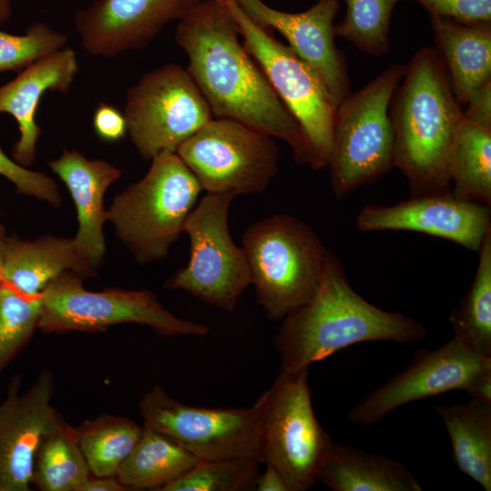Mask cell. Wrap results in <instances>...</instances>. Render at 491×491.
<instances>
[{"instance_id":"1","label":"cell","mask_w":491,"mask_h":491,"mask_svg":"<svg viewBox=\"0 0 491 491\" xmlns=\"http://www.w3.org/2000/svg\"><path fill=\"white\" fill-rule=\"evenodd\" d=\"M239 35L224 0H203L179 21L175 31V40L188 57L186 70L213 115L284 140L296 163L309 165L310 151L300 126Z\"/></svg>"},{"instance_id":"30","label":"cell","mask_w":491,"mask_h":491,"mask_svg":"<svg viewBox=\"0 0 491 491\" xmlns=\"http://www.w3.org/2000/svg\"><path fill=\"white\" fill-rule=\"evenodd\" d=\"M400 0H344L346 15L335 25L336 36L361 52L381 56L389 54V30L395 5Z\"/></svg>"},{"instance_id":"10","label":"cell","mask_w":491,"mask_h":491,"mask_svg":"<svg viewBox=\"0 0 491 491\" xmlns=\"http://www.w3.org/2000/svg\"><path fill=\"white\" fill-rule=\"evenodd\" d=\"M236 195L206 193L194 207L185 224L190 239L187 265L165 283L167 289L182 290L226 312H233L251 285L242 247L232 239L228 213Z\"/></svg>"},{"instance_id":"41","label":"cell","mask_w":491,"mask_h":491,"mask_svg":"<svg viewBox=\"0 0 491 491\" xmlns=\"http://www.w3.org/2000/svg\"><path fill=\"white\" fill-rule=\"evenodd\" d=\"M6 238L4 236L3 233L0 231V275L4 262V255L6 245ZM1 282V281H0Z\"/></svg>"},{"instance_id":"13","label":"cell","mask_w":491,"mask_h":491,"mask_svg":"<svg viewBox=\"0 0 491 491\" xmlns=\"http://www.w3.org/2000/svg\"><path fill=\"white\" fill-rule=\"evenodd\" d=\"M457 389L491 402V357L453 337L435 350L421 348L405 370L355 406L348 418L371 426L403 405Z\"/></svg>"},{"instance_id":"23","label":"cell","mask_w":491,"mask_h":491,"mask_svg":"<svg viewBox=\"0 0 491 491\" xmlns=\"http://www.w3.org/2000/svg\"><path fill=\"white\" fill-rule=\"evenodd\" d=\"M334 491H421L401 462L332 443L317 479Z\"/></svg>"},{"instance_id":"25","label":"cell","mask_w":491,"mask_h":491,"mask_svg":"<svg viewBox=\"0 0 491 491\" xmlns=\"http://www.w3.org/2000/svg\"><path fill=\"white\" fill-rule=\"evenodd\" d=\"M142 427L138 442L115 473L129 490L161 491L202 461L148 425L143 423Z\"/></svg>"},{"instance_id":"36","label":"cell","mask_w":491,"mask_h":491,"mask_svg":"<svg viewBox=\"0 0 491 491\" xmlns=\"http://www.w3.org/2000/svg\"><path fill=\"white\" fill-rule=\"evenodd\" d=\"M93 127L96 135L107 142L118 141L127 133L124 114L107 103H100L95 108Z\"/></svg>"},{"instance_id":"28","label":"cell","mask_w":491,"mask_h":491,"mask_svg":"<svg viewBox=\"0 0 491 491\" xmlns=\"http://www.w3.org/2000/svg\"><path fill=\"white\" fill-rule=\"evenodd\" d=\"M474 279L459 306L449 314L454 337L472 351L491 357V231L478 250Z\"/></svg>"},{"instance_id":"40","label":"cell","mask_w":491,"mask_h":491,"mask_svg":"<svg viewBox=\"0 0 491 491\" xmlns=\"http://www.w3.org/2000/svg\"><path fill=\"white\" fill-rule=\"evenodd\" d=\"M9 0H0V25L5 22L11 15Z\"/></svg>"},{"instance_id":"26","label":"cell","mask_w":491,"mask_h":491,"mask_svg":"<svg viewBox=\"0 0 491 491\" xmlns=\"http://www.w3.org/2000/svg\"><path fill=\"white\" fill-rule=\"evenodd\" d=\"M453 194L491 207V128L463 117L448 161Z\"/></svg>"},{"instance_id":"32","label":"cell","mask_w":491,"mask_h":491,"mask_svg":"<svg viewBox=\"0 0 491 491\" xmlns=\"http://www.w3.org/2000/svg\"><path fill=\"white\" fill-rule=\"evenodd\" d=\"M256 457L200 461L161 491H241L254 489L258 476Z\"/></svg>"},{"instance_id":"18","label":"cell","mask_w":491,"mask_h":491,"mask_svg":"<svg viewBox=\"0 0 491 491\" xmlns=\"http://www.w3.org/2000/svg\"><path fill=\"white\" fill-rule=\"evenodd\" d=\"M203 0H96L75 15L86 52L114 57L143 49L168 23L185 18Z\"/></svg>"},{"instance_id":"17","label":"cell","mask_w":491,"mask_h":491,"mask_svg":"<svg viewBox=\"0 0 491 491\" xmlns=\"http://www.w3.org/2000/svg\"><path fill=\"white\" fill-rule=\"evenodd\" d=\"M240 9L260 27L276 30L322 80L336 105L351 93L348 66L335 41L334 20L340 0H318L300 13L270 7L262 0H235Z\"/></svg>"},{"instance_id":"38","label":"cell","mask_w":491,"mask_h":491,"mask_svg":"<svg viewBox=\"0 0 491 491\" xmlns=\"http://www.w3.org/2000/svg\"><path fill=\"white\" fill-rule=\"evenodd\" d=\"M254 490L289 491L282 475L269 464H266L265 472L256 477Z\"/></svg>"},{"instance_id":"24","label":"cell","mask_w":491,"mask_h":491,"mask_svg":"<svg viewBox=\"0 0 491 491\" xmlns=\"http://www.w3.org/2000/svg\"><path fill=\"white\" fill-rule=\"evenodd\" d=\"M435 409L448 433L457 467L490 491L491 402L472 397L465 404Z\"/></svg>"},{"instance_id":"4","label":"cell","mask_w":491,"mask_h":491,"mask_svg":"<svg viewBox=\"0 0 491 491\" xmlns=\"http://www.w3.org/2000/svg\"><path fill=\"white\" fill-rule=\"evenodd\" d=\"M241 247L268 319L282 320L314 295L327 249L305 222L289 214L264 217L246 228Z\"/></svg>"},{"instance_id":"27","label":"cell","mask_w":491,"mask_h":491,"mask_svg":"<svg viewBox=\"0 0 491 491\" xmlns=\"http://www.w3.org/2000/svg\"><path fill=\"white\" fill-rule=\"evenodd\" d=\"M143 427L130 418L103 414L72 426L93 476H111L138 442Z\"/></svg>"},{"instance_id":"6","label":"cell","mask_w":491,"mask_h":491,"mask_svg":"<svg viewBox=\"0 0 491 491\" xmlns=\"http://www.w3.org/2000/svg\"><path fill=\"white\" fill-rule=\"evenodd\" d=\"M406 72L393 64L337 106L327 166L336 199L373 183L394 167L390 103Z\"/></svg>"},{"instance_id":"29","label":"cell","mask_w":491,"mask_h":491,"mask_svg":"<svg viewBox=\"0 0 491 491\" xmlns=\"http://www.w3.org/2000/svg\"><path fill=\"white\" fill-rule=\"evenodd\" d=\"M91 476L72 426L63 420L36 450L32 486L41 491H78Z\"/></svg>"},{"instance_id":"9","label":"cell","mask_w":491,"mask_h":491,"mask_svg":"<svg viewBox=\"0 0 491 491\" xmlns=\"http://www.w3.org/2000/svg\"><path fill=\"white\" fill-rule=\"evenodd\" d=\"M243 45L300 126L310 151L309 166H327L337 106L313 68L289 46L257 25L235 0H224Z\"/></svg>"},{"instance_id":"14","label":"cell","mask_w":491,"mask_h":491,"mask_svg":"<svg viewBox=\"0 0 491 491\" xmlns=\"http://www.w3.org/2000/svg\"><path fill=\"white\" fill-rule=\"evenodd\" d=\"M138 409L145 424L200 460H260L259 419L254 405L242 408L185 405L155 385L141 398Z\"/></svg>"},{"instance_id":"7","label":"cell","mask_w":491,"mask_h":491,"mask_svg":"<svg viewBox=\"0 0 491 491\" xmlns=\"http://www.w3.org/2000/svg\"><path fill=\"white\" fill-rule=\"evenodd\" d=\"M308 369L281 370L254 404L259 419L260 461L274 466L289 491H306L317 479L332 441L316 417Z\"/></svg>"},{"instance_id":"34","label":"cell","mask_w":491,"mask_h":491,"mask_svg":"<svg viewBox=\"0 0 491 491\" xmlns=\"http://www.w3.org/2000/svg\"><path fill=\"white\" fill-rule=\"evenodd\" d=\"M0 175L26 195L59 205L61 196L55 182L44 173L31 171L9 158L0 148Z\"/></svg>"},{"instance_id":"39","label":"cell","mask_w":491,"mask_h":491,"mask_svg":"<svg viewBox=\"0 0 491 491\" xmlns=\"http://www.w3.org/2000/svg\"><path fill=\"white\" fill-rule=\"evenodd\" d=\"M115 476H90L78 489V491H126Z\"/></svg>"},{"instance_id":"12","label":"cell","mask_w":491,"mask_h":491,"mask_svg":"<svg viewBox=\"0 0 491 491\" xmlns=\"http://www.w3.org/2000/svg\"><path fill=\"white\" fill-rule=\"evenodd\" d=\"M136 151L151 160L178 146L213 119L186 69L166 64L145 74L126 92L123 112Z\"/></svg>"},{"instance_id":"15","label":"cell","mask_w":491,"mask_h":491,"mask_svg":"<svg viewBox=\"0 0 491 491\" xmlns=\"http://www.w3.org/2000/svg\"><path fill=\"white\" fill-rule=\"evenodd\" d=\"M55 378L42 371L21 392V377L10 382L0 404V491H29L35 457L44 437L64 420L52 404Z\"/></svg>"},{"instance_id":"21","label":"cell","mask_w":491,"mask_h":491,"mask_svg":"<svg viewBox=\"0 0 491 491\" xmlns=\"http://www.w3.org/2000/svg\"><path fill=\"white\" fill-rule=\"evenodd\" d=\"M436 48L458 102L491 82V23L429 15Z\"/></svg>"},{"instance_id":"22","label":"cell","mask_w":491,"mask_h":491,"mask_svg":"<svg viewBox=\"0 0 491 491\" xmlns=\"http://www.w3.org/2000/svg\"><path fill=\"white\" fill-rule=\"evenodd\" d=\"M73 271L91 276L80 260L73 239L45 236L35 240H6L0 281L28 296L41 295L59 275Z\"/></svg>"},{"instance_id":"19","label":"cell","mask_w":491,"mask_h":491,"mask_svg":"<svg viewBox=\"0 0 491 491\" xmlns=\"http://www.w3.org/2000/svg\"><path fill=\"white\" fill-rule=\"evenodd\" d=\"M49 166L65 184L75 205L78 231L73 239L75 251L90 275L105 253L103 225L107 221L104 195L117 181L119 168L102 159H88L76 150H64Z\"/></svg>"},{"instance_id":"33","label":"cell","mask_w":491,"mask_h":491,"mask_svg":"<svg viewBox=\"0 0 491 491\" xmlns=\"http://www.w3.org/2000/svg\"><path fill=\"white\" fill-rule=\"evenodd\" d=\"M64 33L44 22L32 24L24 35L0 30V73L20 70L36 60L64 48L67 43Z\"/></svg>"},{"instance_id":"8","label":"cell","mask_w":491,"mask_h":491,"mask_svg":"<svg viewBox=\"0 0 491 491\" xmlns=\"http://www.w3.org/2000/svg\"><path fill=\"white\" fill-rule=\"evenodd\" d=\"M37 328L45 334L97 332L120 324L147 326L162 336H205L207 326L175 316L150 290H86L81 276L65 271L42 292Z\"/></svg>"},{"instance_id":"11","label":"cell","mask_w":491,"mask_h":491,"mask_svg":"<svg viewBox=\"0 0 491 491\" xmlns=\"http://www.w3.org/2000/svg\"><path fill=\"white\" fill-rule=\"evenodd\" d=\"M274 137L227 118L211 119L175 153L206 193L263 192L277 174Z\"/></svg>"},{"instance_id":"31","label":"cell","mask_w":491,"mask_h":491,"mask_svg":"<svg viewBox=\"0 0 491 491\" xmlns=\"http://www.w3.org/2000/svg\"><path fill=\"white\" fill-rule=\"evenodd\" d=\"M41 311V295H25L0 282V373L33 336Z\"/></svg>"},{"instance_id":"3","label":"cell","mask_w":491,"mask_h":491,"mask_svg":"<svg viewBox=\"0 0 491 491\" xmlns=\"http://www.w3.org/2000/svg\"><path fill=\"white\" fill-rule=\"evenodd\" d=\"M389 115L394 167L406 176L410 196L450 191L448 161L464 110L434 48H419L406 65Z\"/></svg>"},{"instance_id":"37","label":"cell","mask_w":491,"mask_h":491,"mask_svg":"<svg viewBox=\"0 0 491 491\" xmlns=\"http://www.w3.org/2000/svg\"><path fill=\"white\" fill-rule=\"evenodd\" d=\"M465 105V118L491 128V82L474 92Z\"/></svg>"},{"instance_id":"16","label":"cell","mask_w":491,"mask_h":491,"mask_svg":"<svg viewBox=\"0 0 491 491\" xmlns=\"http://www.w3.org/2000/svg\"><path fill=\"white\" fill-rule=\"evenodd\" d=\"M491 207L447 192L410 196L393 205H367L356 218L362 232L412 231L478 252L491 231Z\"/></svg>"},{"instance_id":"5","label":"cell","mask_w":491,"mask_h":491,"mask_svg":"<svg viewBox=\"0 0 491 491\" xmlns=\"http://www.w3.org/2000/svg\"><path fill=\"white\" fill-rule=\"evenodd\" d=\"M202 190L175 152L162 151L142 179L115 197L107 221L137 263L161 260L184 232Z\"/></svg>"},{"instance_id":"35","label":"cell","mask_w":491,"mask_h":491,"mask_svg":"<svg viewBox=\"0 0 491 491\" xmlns=\"http://www.w3.org/2000/svg\"><path fill=\"white\" fill-rule=\"evenodd\" d=\"M420 4L429 15L463 23H491V0H400Z\"/></svg>"},{"instance_id":"42","label":"cell","mask_w":491,"mask_h":491,"mask_svg":"<svg viewBox=\"0 0 491 491\" xmlns=\"http://www.w3.org/2000/svg\"><path fill=\"white\" fill-rule=\"evenodd\" d=\"M9 1H11V0H9Z\"/></svg>"},{"instance_id":"20","label":"cell","mask_w":491,"mask_h":491,"mask_svg":"<svg viewBox=\"0 0 491 491\" xmlns=\"http://www.w3.org/2000/svg\"><path fill=\"white\" fill-rule=\"evenodd\" d=\"M79 71L74 49L65 46L25 67L18 75L0 86V114L11 115L16 121L20 136L13 148V156L23 166L30 165L35 157V147L41 135L35 113L47 91L67 94Z\"/></svg>"},{"instance_id":"2","label":"cell","mask_w":491,"mask_h":491,"mask_svg":"<svg viewBox=\"0 0 491 491\" xmlns=\"http://www.w3.org/2000/svg\"><path fill=\"white\" fill-rule=\"evenodd\" d=\"M426 334L412 317L383 310L350 286L341 261L327 250L311 298L282 319L275 336L281 370L301 371L346 347L365 342H416Z\"/></svg>"}]
</instances>
